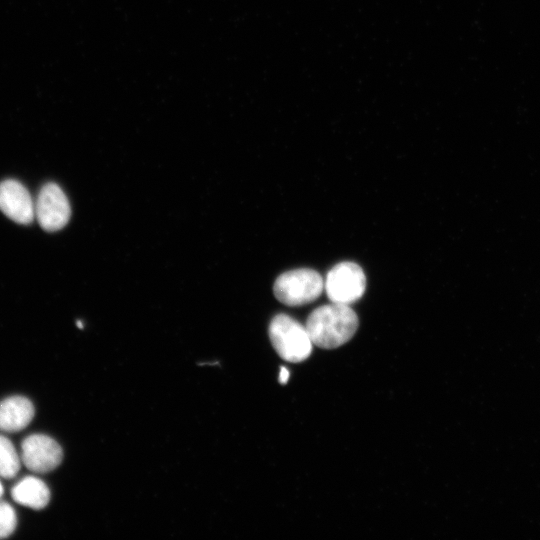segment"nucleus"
Returning <instances> with one entry per match:
<instances>
[{"mask_svg": "<svg viewBox=\"0 0 540 540\" xmlns=\"http://www.w3.org/2000/svg\"><path fill=\"white\" fill-rule=\"evenodd\" d=\"M71 209L63 190L56 184H45L37 197L35 216L40 226L49 232L62 229L69 221Z\"/></svg>", "mask_w": 540, "mask_h": 540, "instance_id": "5", "label": "nucleus"}, {"mask_svg": "<svg viewBox=\"0 0 540 540\" xmlns=\"http://www.w3.org/2000/svg\"><path fill=\"white\" fill-rule=\"evenodd\" d=\"M2 494H3V487H2V485L0 483V497L2 496Z\"/></svg>", "mask_w": 540, "mask_h": 540, "instance_id": "14", "label": "nucleus"}, {"mask_svg": "<svg viewBox=\"0 0 540 540\" xmlns=\"http://www.w3.org/2000/svg\"><path fill=\"white\" fill-rule=\"evenodd\" d=\"M358 325V316L349 305L334 302L313 310L305 324L313 345L324 349L347 343L356 333Z\"/></svg>", "mask_w": 540, "mask_h": 540, "instance_id": "1", "label": "nucleus"}, {"mask_svg": "<svg viewBox=\"0 0 540 540\" xmlns=\"http://www.w3.org/2000/svg\"><path fill=\"white\" fill-rule=\"evenodd\" d=\"M82 324L83 323L81 321L76 322L77 327H79L80 329H82L84 327Z\"/></svg>", "mask_w": 540, "mask_h": 540, "instance_id": "13", "label": "nucleus"}, {"mask_svg": "<svg viewBox=\"0 0 540 540\" xmlns=\"http://www.w3.org/2000/svg\"><path fill=\"white\" fill-rule=\"evenodd\" d=\"M269 337L278 355L293 363L306 360L312 352V340L306 326L286 314L273 317Z\"/></svg>", "mask_w": 540, "mask_h": 540, "instance_id": "2", "label": "nucleus"}, {"mask_svg": "<svg viewBox=\"0 0 540 540\" xmlns=\"http://www.w3.org/2000/svg\"><path fill=\"white\" fill-rule=\"evenodd\" d=\"M324 289L331 302L350 305L363 296L366 276L358 264L341 262L327 273Z\"/></svg>", "mask_w": 540, "mask_h": 540, "instance_id": "4", "label": "nucleus"}, {"mask_svg": "<svg viewBox=\"0 0 540 540\" xmlns=\"http://www.w3.org/2000/svg\"><path fill=\"white\" fill-rule=\"evenodd\" d=\"M11 496L18 504L38 510L49 503L50 490L39 478L28 476L12 488Z\"/></svg>", "mask_w": 540, "mask_h": 540, "instance_id": "9", "label": "nucleus"}, {"mask_svg": "<svg viewBox=\"0 0 540 540\" xmlns=\"http://www.w3.org/2000/svg\"><path fill=\"white\" fill-rule=\"evenodd\" d=\"M17 525L14 509L7 502L0 501V539L10 536Z\"/></svg>", "mask_w": 540, "mask_h": 540, "instance_id": "11", "label": "nucleus"}, {"mask_svg": "<svg viewBox=\"0 0 540 540\" xmlns=\"http://www.w3.org/2000/svg\"><path fill=\"white\" fill-rule=\"evenodd\" d=\"M21 458L24 465L35 473H47L54 470L62 461L60 445L44 434H32L21 445Z\"/></svg>", "mask_w": 540, "mask_h": 540, "instance_id": "6", "label": "nucleus"}, {"mask_svg": "<svg viewBox=\"0 0 540 540\" xmlns=\"http://www.w3.org/2000/svg\"><path fill=\"white\" fill-rule=\"evenodd\" d=\"M0 210L19 224H30L35 217V205L30 193L13 179L0 183Z\"/></svg>", "mask_w": 540, "mask_h": 540, "instance_id": "7", "label": "nucleus"}, {"mask_svg": "<svg viewBox=\"0 0 540 540\" xmlns=\"http://www.w3.org/2000/svg\"><path fill=\"white\" fill-rule=\"evenodd\" d=\"M20 470V458L13 443L0 435V476L6 479L15 477Z\"/></svg>", "mask_w": 540, "mask_h": 540, "instance_id": "10", "label": "nucleus"}, {"mask_svg": "<svg viewBox=\"0 0 540 540\" xmlns=\"http://www.w3.org/2000/svg\"><path fill=\"white\" fill-rule=\"evenodd\" d=\"M288 378H289V371L286 367L282 366L280 368V373H279V382L281 384H286L288 381Z\"/></svg>", "mask_w": 540, "mask_h": 540, "instance_id": "12", "label": "nucleus"}, {"mask_svg": "<svg viewBox=\"0 0 540 540\" xmlns=\"http://www.w3.org/2000/svg\"><path fill=\"white\" fill-rule=\"evenodd\" d=\"M324 280L313 269L300 268L282 273L275 281V297L288 306H300L313 302L322 293Z\"/></svg>", "mask_w": 540, "mask_h": 540, "instance_id": "3", "label": "nucleus"}, {"mask_svg": "<svg viewBox=\"0 0 540 540\" xmlns=\"http://www.w3.org/2000/svg\"><path fill=\"white\" fill-rule=\"evenodd\" d=\"M34 414V406L28 398L8 397L0 403V430L18 432L32 421Z\"/></svg>", "mask_w": 540, "mask_h": 540, "instance_id": "8", "label": "nucleus"}]
</instances>
